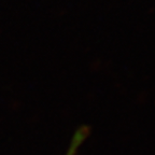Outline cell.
Here are the masks:
<instances>
[{
    "mask_svg": "<svg viewBox=\"0 0 155 155\" xmlns=\"http://www.w3.org/2000/svg\"><path fill=\"white\" fill-rule=\"evenodd\" d=\"M88 127L87 126H81L75 130L74 135L72 136V139L70 141L69 148H68L67 152L65 155H77L78 150L80 149V147L82 145V143L85 141V139L88 136Z\"/></svg>",
    "mask_w": 155,
    "mask_h": 155,
    "instance_id": "obj_1",
    "label": "cell"
}]
</instances>
